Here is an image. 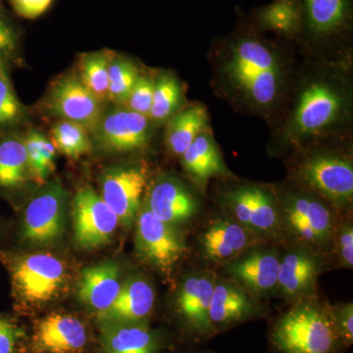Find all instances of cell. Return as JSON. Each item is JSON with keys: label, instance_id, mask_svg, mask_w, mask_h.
Wrapping results in <instances>:
<instances>
[{"label": "cell", "instance_id": "6da1fadb", "mask_svg": "<svg viewBox=\"0 0 353 353\" xmlns=\"http://www.w3.org/2000/svg\"><path fill=\"white\" fill-rule=\"evenodd\" d=\"M229 52L223 66L227 80L255 106L270 108L277 101L284 80L276 53L250 32L236 37Z\"/></svg>", "mask_w": 353, "mask_h": 353}, {"label": "cell", "instance_id": "7a4b0ae2", "mask_svg": "<svg viewBox=\"0 0 353 353\" xmlns=\"http://www.w3.org/2000/svg\"><path fill=\"white\" fill-rule=\"evenodd\" d=\"M272 345L280 353H339L343 345L334 328L328 306L299 301L276 320Z\"/></svg>", "mask_w": 353, "mask_h": 353}, {"label": "cell", "instance_id": "3957f363", "mask_svg": "<svg viewBox=\"0 0 353 353\" xmlns=\"http://www.w3.org/2000/svg\"><path fill=\"white\" fill-rule=\"evenodd\" d=\"M10 275L16 306L32 311L52 303L66 290L69 273L66 264L50 253L1 254Z\"/></svg>", "mask_w": 353, "mask_h": 353}, {"label": "cell", "instance_id": "277c9868", "mask_svg": "<svg viewBox=\"0 0 353 353\" xmlns=\"http://www.w3.org/2000/svg\"><path fill=\"white\" fill-rule=\"evenodd\" d=\"M28 202L20 226V238L26 245H53L63 236L66 230L68 194L58 182L43 185Z\"/></svg>", "mask_w": 353, "mask_h": 353}, {"label": "cell", "instance_id": "5b68a950", "mask_svg": "<svg viewBox=\"0 0 353 353\" xmlns=\"http://www.w3.org/2000/svg\"><path fill=\"white\" fill-rule=\"evenodd\" d=\"M29 347L30 353H97V334L82 318L55 311L34 322Z\"/></svg>", "mask_w": 353, "mask_h": 353}, {"label": "cell", "instance_id": "8992f818", "mask_svg": "<svg viewBox=\"0 0 353 353\" xmlns=\"http://www.w3.org/2000/svg\"><path fill=\"white\" fill-rule=\"evenodd\" d=\"M134 245L141 260L166 276H170L188 250L173 225L158 219L146 206L137 215Z\"/></svg>", "mask_w": 353, "mask_h": 353}, {"label": "cell", "instance_id": "52a82bcc", "mask_svg": "<svg viewBox=\"0 0 353 353\" xmlns=\"http://www.w3.org/2000/svg\"><path fill=\"white\" fill-rule=\"evenodd\" d=\"M71 215L74 238L83 250L108 245L120 224L117 215L92 187L77 190L72 201Z\"/></svg>", "mask_w": 353, "mask_h": 353}, {"label": "cell", "instance_id": "ba28073f", "mask_svg": "<svg viewBox=\"0 0 353 353\" xmlns=\"http://www.w3.org/2000/svg\"><path fill=\"white\" fill-rule=\"evenodd\" d=\"M299 176L311 190L336 208H350L353 201L352 162L339 155L319 153L304 160Z\"/></svg>", "mask_w": 353, "mask_h": 353}, {"label": "cell", "instance_id": "9c48e42d", "mask_svg": "<svg viewBox=\"0 0 353 353\" xmlns=\"http://www.w3.org/2000/svg\"><path fill=\"white\" fill-rule=\"evenodd\" d=\"M216 281L213 274L199 272L185 278L176 292L179 326L194 341H206L215 336L209 320V307Z\"/></svg>", "mask_w": 353, "mask_h": 353}, {"label": "cell", "instance_id": "30bf717a", "mask_svg": "<svg viewBox=\"0 0 353 353\" xmlns=\"http://www.w3.org/2000/svg\"><path fill=\"white\" fill-rule=\"evenodd\" d=\"M44 106L60 120L76 123L90 134L97 129L103 114L101 102L95 99L75 73L66 74L53 83Z\"/></svg>", "mask_w": 353, "mask_h": 353}, {"label": "cell", "instance_id": "8fae6325", "mask_svg": "<svg viewBox=\"0 0 353 353\" xmlns=\"http://www.w3.org/2000/svg\"><path fill=\"white\" fill-rule=\"evenodd\" d=\"M281 223L299 241L313 246L327 245L334 234L332 211L313 196L292 194L280 209Z\"/></svg>", "mask_w": 353, "mask_h": 353}, {"label": "cell", "instance_id": "7c38bea8", "mask_svg": "<svg viewBox=\"0 0 353 353\" xmlns=\"http://www.w3.org/2000/svg\"><path fill=\"white\" fill-rule=\"evenodd\" d=\"M148 183V170L139 165L109 168L101 179V196L121 224L130 226L136 219Z\"/></svg>", "mask_w": 353, "mask_h": 353}, {"label": "cell", "instance_id": "4fadbf2b", "mask_svg": "<svg viewBox=\"0 0 353 353\" xmlns=\"http://www.w3.org/2000/svg\"><path fill=\"white\" fill-rule=\"evenodd\" d=\"M234 220L253 234H272L281 227L280 208L275 197L264 188L241 185L225 196Z\"/></svg>", "mask_w": 353, "mask_h": 353}, {"label": "cell", "instance_id": "5bb4252c", "mask_svg": "<svg viewBox=\"0 0 353 353\" xmlns=\"http://www.w3.org/2000/svg\"><path fill=\"white\" fill-rule=\"evenodd\" d=\"M97 353H166L168 341L150 323L95 322Z\"/></svg>", "mask_w": 353, "mask_h": 353}, {"label": "cell", "instance_id": "9a60e30c", "mask_svg": "<svg viewBox=\"0 0 353 353\" xmlns=\"http://www.w3.org/2000/svg\"><path fill=\"white\" fill-rule=\"evenodd\" d=\"M97 145L109 152H131L143 150L150 139L148 117L126 108L102 114L92 132Z\"/></svg>", "mask_w": 353, "mask_h": 353}, {"label": "cell", "instance_id": "2e32d148", "mask_svg": "<svg viewBox=\"0 0 353 353\" xmlns=\"http://www.w3.org/2000/svg\"><path fill=\"white\" fill-rule=\"evenodd\" d=\"M343 104V97L331 85L311 83L299 97L292 124L294 132L306 136L326 129L340 115Z\"/></svg>", "mask_w": 353, "mask_h": 353}, {"label": "cell", "instance_id": "e0dca14e", "mask_svg": "<svg viewBox=\"0 0 353 353\" xmlns=\"http://www.w3.org/2000/svg\"><path fill=\"white\" fill-rule=\"evenodd\" d=\"M262 314L254 296L232 280L216 281L209 320L214 334L233 328Z\"/></svg>", "mask_w": 353, "mask_h": 353}, {"label": "cell", "instance_id": "ac0fdd59", "mask_svg": "<svg viewBox=\"0 0 353 353\" xmlns=\"http://www.w3.org/2000/svg\"><path fill=\"white\" fill-rule=\"evenodd\" d=\"M280 259L270 250H252L228 263L230 280L253 296H263L277 289Z\"/></svg>", "mask_w": 353, "mask_h": 353}, {"label": "cell", "instance_id": "d6986e66", "mask_svg": "<svg viewBox=\"0 0 353 353\" xmlns=\"http://www.w3.org/2000/svg\"><path fill=\"white\" fill-rule=\"evenodd\" d=\"M255 234L236 221L217 219L201 234L202 255L214 263H230L252 245Z\"/></svg>", "mask_w": 353, "mask_h": 353}, {"label": "cell", "instance_id": "ffe728a7", "mask_svg": "<svg viewBox=\"0 0 353 353\" xmlns=\"http://www.w3.org/2000/svg\"><path fill=\"white\" fill-rule=\"evenodd\" d=\"M123 283L119 266L112 261L92 265L81 272L77 294L94 317L105 311L115 301Z\"/></svg>", "mask_w": 353, "mask_h": 353}, {"label": "cell", "instance_id": "44dd1931", "mask_svg": "<svg viewBox=\"0 0 353 353\" xmlns=\"http://www.w3.org/2000/svg\"><path fill=\"white\" fill-rule=\"evenodd\" d=\"M154 304L152 285L145 279L131 278L123 283L114 303L101 314L95 316L94 323H150Z\"/></svg>", "mask_w": 353, "mask_h": 353}, {"label": "cell", "instance_id": "7402d4cb", "mask_svg": "<svg viewBox=\"0 0 353 353\" xmlns=\"http://www.w3.org/2000/svg\"><path fill=\"white\" fill-rule=\"evenodd\" d=\"M145 206L158 219L175 225L194 217L199 204L182 183L175 179L163 178L152 185Z\"/></svg>", "mask_w": 353, "mask_h": 353}, {"label": "cell", "instance_id": "603a6c76", "mask_svg": "<svg viewBox=\"0 0 353 353\" xmlns=\"http://www.w3.org/2000/svg\"><path fill=\"white\" fill-rule=\"evenodd\" d=\"M321 268L318 257L309 250H292L280 259L277 289L285 299L312 296Z\"/></svg>", "mask_w": 353, "mask_h": 353}, {"label": "cell", "instance_id": "cb8c5ba5", "mask_svg": "<svg viewBox=\"0 0 353 353\" xmlns=\"http://www.w3.org/2000/svg\"><path fill=\"white\" fill-rule=\"evenodd\" d=\"M303 28L316 38L340 34L350 26L352 0H299Z\"/></svg>", "mask_w": 353, "mask_h": 353}, {"label": "cell", "instance_id": "d4e9b609", "mask_svg": "<svg viewBox=\"0 0 353 353\" xmlns=\"http://www.w3.org/2000/svg\"><path fill=\"white\" fill-rule=\"evenodd\" d=\"M183 168L199 185H205L213 176L229 173L214 141L201 132L182 155Z\"/></svg>", "mask_w": 353, "mask_h": 353}, {"label": "cell", "instance_id": "484cf974", "mask_svg": "<svg viewBox=\"0 0 353 353\" xmlns=\"http://www.w3.org/2000/svg\"><path fill=\"white\" fill-rule=\"evenodd\" d=\"M29 181L23 137L8 132L0 134V192L20 190Z\"/></svg>", "mask_w": 353, "mask_h": 353}, {"label": "cell", "instance_id": "4316f807", "mask_svg": "<svg viewBox=\"0 0 353 353\" xmlns=\"http://www.w3.org/2000/svg\"><path fill=\"white\" fill-rule=\"evenodd\" d=\"M208 113L202 105H194L172 118L166 132V145L171 153L182 157L194 139L208 127Z\"/></svg>", "mask_w": 353, "mask_h": 353}, {"label": "cell", "instance_id": "83f0119b", "mask_svg": "<svg viewBox=\"0 0 353 353\" xmlns=\"http://www.w3.org/2000/svg\"><path fill=\"white\" fill-rule=\"evenodd\" d=\"M261 29L284 36H296L303 31V12L299 0H274L255 14Z\"/></svg>", "mask_w": 353, "mask_h": 353}, {"label": "cell", "instance_id": "f1b7e54d", "mask_svg": "<svg viewBox=\"0 0 353 353\" xmlns=\"http://www.w3.org/2000/svg\"><path fill=\"white\" fill-rule=\"evenodd\" d=\"M23 141L27 152L30 180L39 185H46V181L55 170L57 148L50 139L34 130L23 137Z\"/></svg>", "mask_w": 353, "mask_h": 353}, {"label": "cell", "instance_id": "f546056e", "mask_svg": "<svg viewBox=\"0 0 353 353\" xmlns=\"http://www.w3.org/2000/svg\"><path fill=\"white\" fill-rule=\"evenodd\" d=\"M113 57V51L103 50L83 53L79 61L81 82L101 103L108 101L109 66Z\"/></svg>", "mask_w": 353, "mask_h": 353}, {"label": "cell", "instance_id": "4dcf8cb0", "mask_svg": "<svg viewBox=\"0 0 353 353\" xmlns=\"http://www.w3.org/2000/svg\"><path fill=\"white\" fill-rule=\"evenodd\" d=\"M88 134L85 128L76 123L59 120L51 128L50 141L57 150L65 157L78 159L92 150Z\"/></svg>", "mask_w": 353, "mask_h": 353}, {"label": "cell", "instance_id": "1f68e13d", "mask_svg": "<svg viewBox=\"0 0 353 353\" xmlns=\"http://www.w3.org/2000/svg\"><path fill=\"white\" fill-rule=\"evenodd\" d=\"M141 75L134 62L114 54L109 66L108 101L123 104Z\"/></svg>", "mask_w": 353, "mask_h": 353}, {"label": "cell", "instance_id": "d6a6232c", "mask_svg": "<svg viewBox=\"0 0 353 353\" xmlns=\"http://www.w3.org/2000/svg\"><path fill=\"white\" fill-rule=\"evenodd\" d=\"M24 106L15 94L8 75V65L0 60V132L19 126L25 120Z\"/></svg>", "mask_w": 353, "mask_h": 353}, {"label": "cell", "instance_id": "836d02e7", "mask_svg": "<svg viewBox=\"0 0 353 353\" xmlns=\"http://www.w3.org/2000/svg\"><path fill=\"white\" fill-rule=\"evenodd\" d=\"M181 101V87L175 77L163 74L154 80V92L150 117L162 122L169 119Z\"/></svg>", "mask_w": 353, "mask_h": 353}, {"label": "cell", "instance_id": "e575fe53", "mask_svg": "<svg viewBox=\"0 0 353 353\" xmlns=\"http://www.w3.org/2000/svg\"><path fill=\"white\" fill-rule=\"evenodd\" d=\"M29 336L20 320L0 313V353H30Z\"/></svg>", "mask_w": 353, "mask_h": 353}, {"label": "cell", "instance_id": "d590c367", "mask_svg": "<svg viewBox=\"0 0 353 353\" xmlns=\"http://www.w3.org/2000/svg\"><path fill=\"white\" fill-rule=\"evenodd\" d=\"M153 92H154V80L150 77L141 75L122 105L132 112L150 117Z\"/></svg>", "mask_w": 353, "mask_h": 353}, {"label": "cell", "instance_id": "8d00e7d4", "mask_svg": "<svg viewBox=\"0 0 353 353\" xmlns=\"http://www.w3.org/2000/svg\"><path fill=\"white\" fill-rule=\"evenodd\" d=\"M19 34L0 0V60L8 65L17 54Z\"/></svg>", "mask_w": 353, "mask_h": 353}, {"label": "cell", "instance_id": "74e56055", "mask_svg": "<svg viewBox=\"0 0 353 353\" xmlns=\"http://www.w3.org/2000/svg\"><path fill=\"white\" fill-rule=\"evenodd\" d=\"M334 328L341 345L348 347L353 343V304L343 303L328 306Z\"/></svg>", "mask_w": 353, "mask_h": 353}, {"label": "cell", "instance_id": "f35d334b", "mask_svg": "<svg viewBox=\"0 0 353 353\" xmlns=\"http://www.w3.org/2000/svg\"><path fill=\"white\" fill-rule=\"evenodd\" d=\"M336 255L339 263L343 268L353 266V228L352 223H345L336 233Z\"/></svg>", "mask_w": 353, "mask_h": 353}, {"label": "cell", "instance_id": "ab89813d", "mask_svg": "<svg viewBox=\"0 0 353 353\" xmlns=\"http://www.w3.org/2000/svg\"><path fill=\"white\" fill-rule=\"evenodd\" d=\"M14 12L25 19H36L50 9L53 0H9Z\"/></svg>", "mask_w": 353, "mask_h": 353}, {"label": "cell", "instance_id": "60d3db41", "mask_svg": "<svg viewBox=\"0 0 353 353\" xmlns=\"http://www.w3.org/2000/svg\"><path fill=\"white\" fill-rule=\"evenodd\" d=\"M199 353H210V352H199Z\"/></svg>", "mask_w": 353, "mask_h": 353}]
</instances>
